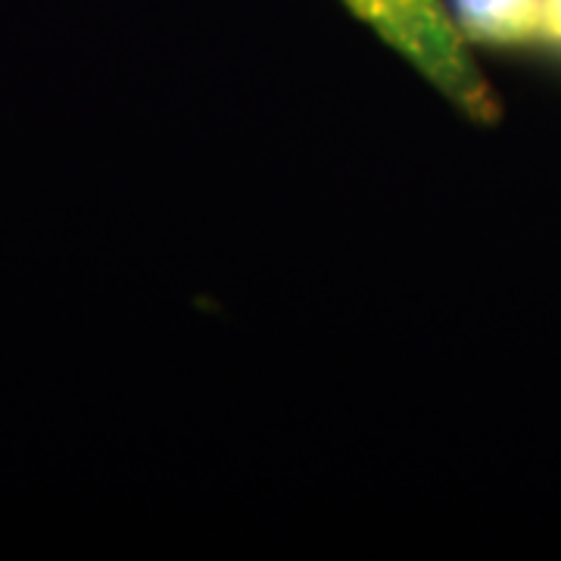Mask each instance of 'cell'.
Listing matches in <instances>:
<instances>
[{
  "label": "cell",
  "instance_id": "6da1fadb",
  "mask_svg": "<svg viewBox=\"0 0 561 561\" xmlns=\"http://www.w3.org/2000/svg\"><path fill=\"white\" fill-rule=\"evenodd\" d=\"M356 20L400 54L437 94L478 125L500 122V98L471 60L446 0H341Z\"/></svg>",
  "mask_w": 561,
  "mask_h": 561
},
{
  "label": "cell",
  "instance_id": "7a4b0ae2",
  "mask_svg": "<svg viewBox=\"0 0 561 561\" xmlns=\"http://www.w3.org/2000/svg\"><path fill=\"white\" fill-rule=\"evenodd\" d=\"M465 44L527 47L546 41V0H446Z\"/></svg>",
  "mask_w": 561,
  "mask_h": 561
},
{
  "label": "cell",
  "instance_id": "3957f363",
  "mask_svg": "<svg viewBox=\"0 0 561 561\" xmlns=\"http://www.w3.org/2000/svg\"><path fill=\"white\" fill-rule=\"evenodd\" d=\"M546 41L561 47V0H546Z\"/></svg>",
  "mask_w": 561,
  "mask_h": 561
}]
</instances>
